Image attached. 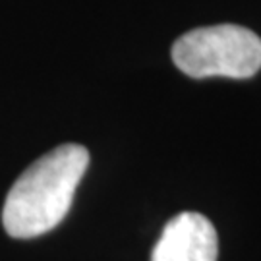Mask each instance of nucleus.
Listing matches in <instances>:
<instances>
[{
    "label": "nucleus",
    "mask_w": 261,
    "mask_h": 261,
    "mask_svg": "<svg viewBox=\"0 0 261 261\" xmlns=\"http://www.w3.org/2000/svg\"><path fill=\"white\" fill-rule=\"evenodd\" d=\"M89 167V151L77 143L58 145L37 159L10 188L2 223L12 238H35L64 221Z\"/></svg>",
    "instance_id": "nucleus-1"
},
{
    "label": "nucleus",
    "mask_w": 261,
    "mask_h": 261,
    "mask_svg": "<svg viewBox=\"0 0 261 261\" xmlns=\"http://www.w3.org/2000/svg\"><path fill=\"white\" fill-rule=\"evenodd\" d=\"M172 60L190 77L246 80L261 68V39L242 25L221 23L188 31L172 45Z\"/></svg>",
    "instance_id": "nucleus-2"
},
{
    "label": "nucleus",
    "mask_w": 261,
    "mask_h": 261,
    "mask_svg": "<svg viewBox=\"0 0 261 261\" xmlns=\"http://www.w3.org/2000/svg\"><path fill=\"white\" fill-rule=\"evenodd\" d=\"M217 253L219 240L211 221L188 211L167 223L151 261H217Z\"/></svg>",
    "instance_id": "nucleus-3"
}]
</instances>
